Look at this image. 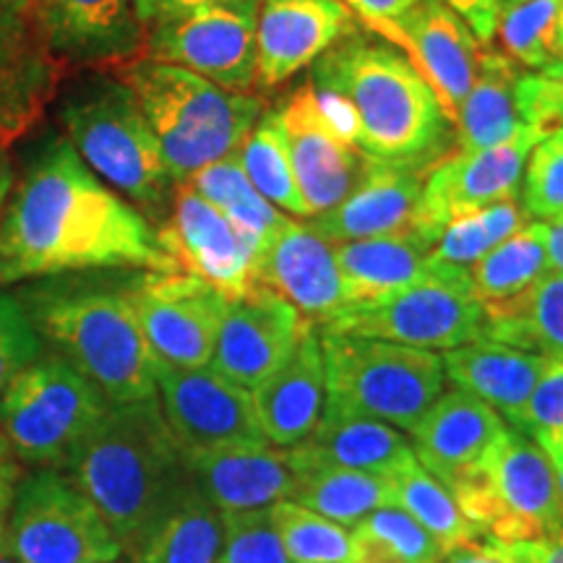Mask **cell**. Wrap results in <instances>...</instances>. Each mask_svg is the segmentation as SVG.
<instances>
[{
  "label": "cell",
  "instance_id": "1",
  "mask_svg": "<svg viewBox=\"0 0 563 563\" xmlns=\"http://www.w3.org/2000/svg\"><path fill=\"white\" fill-rule=\"evenodd\" d=\"M112 266L175 272L150 220L104 186L63 133H45L0 217V287Z\"/></svg>",
  "mask_w": 563,
  "mask_h": 563
},
{
  "label": "cell",
  "instance_id": "2",
  "mask_svg": "<svg viewBox=\"0 0 563 563\" xmlns=\"http://www.w3.org/2000/svg\"><path fill=\"white\" fill-rule=\"evenodd\" d=\"M66 470L129 553L196 488L157 397L110 405Z\"/></svg>",
  "mask_w": 563,
  "mask_h": 563
},
{
  "label": "cell",
  "instance_id": "3",
  "mask_svg": "<svg viewBox=\"0 0 563 563\" xmlns=\"http://www.w3.org/2000/svg\"><path fill=\"white\" fill-rule=\"evenodd\" d=\"M311 84L352 104L365 157L431 170L452 144L454 125L433 87L389 42L352 34L313 63Z\"/></svg>",
  "mask_w": 563,
  "mask_h": 563
},
{
  "label": "cell",
  "instance_id": "4",
  "mask_svg": "<svg viewBox=\"0 0 563 563\" xmlns=\"http://www.w3.org/2000/svg\"><path fill=\"white\" fill-rule=\"evenodd\" d=\"M55 121L104 186L154 217L170 211L175 188L136 97L112 70H74L55 95Z\"/></svg>",
  "mask_w": 563,
  "mask_h": 563
},
{
  "label": "cell",
  "instance_id": "5",
  "mask_svg": "<svg viewBox=\"0 0 563 563\" xmlns=\"http://www.w3.org/2000/svg\"><path fill=\"white\" fill-rule=\"evenodd\" d=\"M112 74L136 97L175 183L232 157L264 115L262 97L228 91L170 63L136 58Z\"/></svg>",
  "mask_w": 563,
  "mask_h": 563
},
{
  "label": "cell",
  "instance_id": "6",
  "mask_svg": "<svg viewBox=\"0 0 563 563\" xmlns=\"http://www.w3.org/2000/svg\"><path fill=\"white\" fill-rule=\"evenodd\" d=\"M26 316L37 334L66 355L63 361L100 389L108 405L157 397V357L125 292L42 287L30 295Z\"/></svg>",
  "mask_w": 563,
  "mask_h": 563
},
{
  "label": "cell",
  "instance_id": "7",
  "mask_svg": "<svg viewBox=\"0 0 563 563\" xmlns=\"http://www.w3.org/2000/svg\"><path fill=\"white\" fill-rule=\"evenodd\" d=\"M327 405L410 428L443 394L446 368L435 350L321 332Z\"/></svg>",
  "mask_w": 563,
  "mask_h": 563
},
{
  "label": "cell",
  "instance_id": "8",
  "mask_svg": "<svg viewBox=\"0 0 563 563\" xmlns=\"http://www.w3.org/2000/svg\"><path fill=\"white\" fill-rule=\"evenodd\" d=\"M449 490L485 540L527 543L563 527V501L551 460L530 435L511 426Z\"/></svg>",
  "mask_w": 563,
  "mask_h": 563
},
{
  "label": "cell",
  "instance_id": "9",
  "mask_svg": "<svg viewBox=\"0 0 563 563\" xmlns=\"http://www.w3.org/2000/svg\"><path fill=\"white\" fill-rule=\"evenodd\" d=\"M321 332L371 336L420 350H454L485 342V313L470 272L428 256L426 277L386 298L347 302Z\"/></svg>",
  "mask_w": 563,
  "mask_h": 563
},
{
  "label": "cell",
  "instance_id": "10",
  "mask_svg": "<svg viewBox=\"0 0 563 563\" xmlns=\"http://www.w3.org/2000/svg\"><path fill=\"white\" fill-rule=\"evenodd\" d=\"M108 407L100 389L68 361L37 357L3 391L0 426L21 462L58 470L68 467Z\"/></svg>",
  "mask_w": 563,
  "mask_h": 563
},
{
  "label": "cell",
  "instance_id": "11",
  "mask_svg": "<svg viewBox=\"0 0 563 563\" xmlns=\"http://www.w3.org/2000/svg\"><path fill=\"white\" fill-rule=\"evenodd\" d=\"M262 0H211L159 13L146 24L144 58L170 63L228 91L256 87Z\"/></svg>",
  "mask_w": 563,
  "mask_h": 563
},
{
  "label": "cell",
  "instance_id": "12",
  "mask_svg": "<svg viewBox=\"0 0 563 563\" xmlns=\"http://www.w3.org/2000/svg\"><path fill=\"white\" fill-rule=\"evenodd\" d=\"M5 551L19 563H104L121 559L123 548L74 483L42 470L13 493Z\"/></svg>",
  "mask_w": 563,
  "mask_h": 563
},
{
  "label": "cell",
  "instance_id": "13",
  "mask_svg": "<svg viewBox=\"0 0 563 563\" xmlns=\"http://www.w3.org/2000/svg\"><path fill=\"white\" fill-rule=\"evenodd\" d=\"M548 129L519 125L504 144L477 152H446L426 173L415 232L435 245L443 228L456 217L485 209L490 203L511 201L522 188V175L532 146Z\"/></svg>",
  "mask_w": 563,
  "mask_h": 563
},
{
  "label": "cell",
  "instance_id": "14",
  "mask_svg": "<svg viewBox=\"0 0 563 563\" xmlns=\"http://www.w3.org/2000/svg\"><path fill=\"white\" fill-rule=\"evenodd\" d=\"M154 357L207 368L228 298L186 272H146L125 290Z\"/></svg>",
  "mask_w": 563,
  "mask_h": 563
},
{
  "label": "cell",
  "instance_id": "15",
  "mask_svg": "<svg viewBox=\"0 0 563 563\" xmlns=\"http://www.w3.org/2000/svg\"><path fill=\"white\" fill-rule=\"evenodd\" d=\"M175 272L194 274L228 300L245 298L256 287L262 245L243 235L214 203L178 183L170 214L157 232Z\"/></svg>",
  "mask_w": 563,
  "mask_h": 563
},
{
  "label": "cell",
  "instance_id": "16",
  "mask_svg": "<svg viewBox=\"0 0 563 563\" xmlns=\"http://www.w3.org/2000/svg\"><path fill=\"white\" fill-rule=\"evenodd\" d=\"M159 407L180 452L228 446V443H269L253 410L251 391L232 384L214 368L154 365Z\"/></svg>",
  "mask_w": 563,
  "mask_h": 563
},
{
  "label": "cell",
  "instance_id": "17",
  "mask_svg": "<svg viewBox=\"0 0 563 563\" xmlns=\"http://www.w3.org/2000/svg\"><path fill=\"white\" fill-rule=\"evenodd\" d=\"M316 327L269 287L228 300L209 368L253 391L290 361L300 336Z\"/></svg>",
  "mask_w": 563,
  "mask_h": 563
},
{
  "label": "cell",
  "instance_id": "18",
  "mask_svg": "<svg viewBox=\"0 0 563 563\" xmlns=\"http://www.w3.org/2000/svg\"><path fill=\"white\" fill-rule=\"evenodd\" d=\"M66 68L42 37L34 0H0V146L37 129Z\"/></svg>",
  "mask_w": 563,
  "mask_h": 563
},
{
  "label": "cell",
  "instance_id": "19",
  "mask_svg": "<svg viewBox=\"0 0 563 563\" xmlns=\"http://www.w3.org/2000/svg\"><path fill=\"white\" fill-rule=\"evenodd\" d=\"M53 58L74 70H112L144 58L146 30L136 0H34Z\"/></svg>",
  "mask_w": 563,
  "mask_h": 563
},
{
  "label": "cell",
  "instance_id": "20",
  "mask_svg": "<svg viewBox=\"0 0 563 563\" xmlns=\"http://www.w3.org/2000/svg\"><path fill=\"white\" fill-rule=\"evenodd\" d=\"M290 167L311 217L327 214L361 186L368 157L327 123L311 84L282 104Z\"/></svg>",
  "mask_w": 563,
  "mask_h": 563
},
{
  "label": "cell",
  "instance_id": "21",
  "mask_svg": "<svg viewBox=\"0 0 563 563\" xmlns=\"http://www.w3.org/2000/svg\"><path fill=\"white\" fill-rule=\"evenodd\" d=\"M352 34H357V19L342 0H262L256 87H277Z\"/></svg>",
  "mask_w": 563,
  "mask_h": 563
},
{
  "label": "cell",
  "instance_id": "22",
  "mask_svg": "<svg viewBox=\"0 0 563 563\" xmlns=\"http://www.w3.org/2000/svg\"><path fill=\"white\" fill-rule=\"evenodd\" d=\"M391 42L402 47L407 60L431 84L454 125L456 110L475 84L483 53L473 30L443 0H418L397 24Z\"/></svg>",
  "mask_w": 563,
  "mask_h": 563
},
{
  "label": "cell",
  "instance_id": "23",
  "mask_svg": "<svg viewBox=\"0 0 563 563\" xmlns=\"http://www.w3.org/2000/svg\"><path fill=\"white\" fill-rule=\"evenodd\" d=\"M256 285L269 287L316 327L332 321L347 306L334 245L311 224L292 222L264 245L256 264Z\"/></svg>",
  "mask_w": 563,
  "mask_h": 563
},
{
  "label": "cell",
  "instance_id": "24",
  "mask_svg": "<svg viewBox=\"0 0 563 563\" xmlns=\"http://www.w3.org/2000/svg\"><path fill=\"white\" fill-rule=\"evenodd\" d=\"M196 488L220 511L266 509L290 501L295 467L287 449L272 443H228V446L183 452Z\"/></svg>",
  "mask_w": 563,
  "mask_h": 563
},
{
  "label": "cell",
  "instance_id": "25",
  "mask_svg": "<svg viewBox=\"0 0 563 563\" xmlns=\"http://www.w3.org/2000/svg\"><path fill=\"white\" fill-rule=\"evenodd\" d=\"M426 173V167L418 165L368 157L361 186L340 207L316 217L311 228L329 245L412 230L418 220Z\"/></svg>",
  "mask_w": 563,
  "mask_h": 563
},
{
  "label": "cell",
  "instance_id": "26",
  "mask_svg": "<svg viewBox=\"0 0 563 563\" xmlns=\"http://www.w3.org/2000/svg\"><path fill=\"white\" fill-rule=\"evenodd\" d=\"M506 426L501 415L473 394L452 389L410 428L415 460L449 488L483 460Z\"/></svg>",
  "mask_w": 563,
  "mask_h": 563
},
{
  "label": "cell",
  "instance_id": "27",
  "mask_svg": "<svg viewBox=\"0 0 563 563\" xmlns=\"http://www.w3.org/2000/svg\"><path fill=\"white\" fill-rule=\"evenodd\" d=\"M251 399L264 439L272 446L290 449L313 433L327 402L319 329L311 327L300 336L290 361L256 386Z\"/></svg>",
  "mask_w": 563,
  "mask_h": 563
},
{
  "label": "cell",
  "instance_id": "28",
  "mask_svg": "<svg viewBox=\"0 0 563 563\" xmlns=\"http://www.w3.org/2000/svg\"><path fill=\"white\" fill-rule=\"evenodd\" d=\"M551 361L534 352H525L498 342H473L464 347L446 350L443 368L454 389L473 394L519 428L522 412L530 402L534 386Z\"/></svg>",
  "mask_w": 563,
  "mask_h": 563
},
{
  "label": "cell",
  "instance_id": "29",
  "mask_svg": "<svg viewBox=\"0 0 563 563\" xmlns=\"http://www.w3.org/2000/svg\"><path fill=\"white\" fill-rule=\"evenodd\" d=\"M295 446H302L327 464L384 477V481H394L412 462H418L412 443H407L397 428L382 420L363 418V415L344 412L327 402H323V415L313 433Z\"/></svg>",
  "mask_w": 563,
  "mask_h": 563
},
{
  "label": "cell",
  "instance_id": "30",
  "mask_svg": "<svg viewBox=\"0 0 563 563\" xmlns=\"http://www.w3.org/2000/svg\"><path fill=\"white\" fill-rule=\"evenodd\" d=\"M433 243L420 232L365 238L334 245L347 302H368L405 290L426 277Z\"/></svg>",
  "mask_w": 563,
  "mask_h": 563
},
{
  "label": "cell",
  "instance_id": "31",
  "mask_svg": "<svg viewBox=\"0 0 563 563\" xmlns=\"http://www.w3.org/2000/svg\"><path fill=\"white\" fill-rule=\"evenodd\" d=\"M287 454L295 467V490L290 501L306 506L336 525L355 527L371 511L397 506L391 481L327 464L308 454L302 446H290Z\"/></svg>",
  "mask_w": 563,
  "mask_h": 563
},
{
  "label": "cell",
  "instance_id": "32",
  "mask_svg": "<svg viewBox=\"0 0 563 563\" xmlns=\"http://www.w3.org/2000/svg\"><path fill=\"white\" fill-rule=\"evenodd\" d=\"M519 68L506 53L483 47L477 76L454 118L456 150L477 152L504 144L519 131L514 81Z\"/></svg>",
  "mask_w": 563,
  "mask_h": 563
},
{
  "label": "cell",
  "instance_id": "33",
  "mask_svg": "<svg viewBox=\"0 0 563 563\" xmlns=\"http://www.w3.org/2000/svg\"><path fill=\"white\" fill-rule=\"evenodd\" d=\"M485 313V342L563 363V274L545 272L525 295Z\"/></svg>",
  "mask_w": 563,
  "mask_h": 563
},
{
  "label": "cell",
  "instance_id": "34",
  "mask_svg": "<svg viewBox=\"0 0 563 563\" xmlns=\"http://www.w3.org/2000/svg\"><path fill=\"white\" fill-rule=\"evenodd\" d=\"M220 509L199 488L188 490L133 551V563H220Z\"/></svg>",
  "mask_w": 563,
  "mask_h": 563
},
{
  "label": "cell",
  "instance_id": "35",
  "mask_svg": "<svg viewBox=\"0 0 563 563\" xmlns=\"http://www.w3.org/2000/svg\"><path fill=\"white\" fill-rule=\"evenodd\" d=\"M545 272H551V266H548L543 224L530 222L473 264L470 282L483 311H488V308L517 300Z\"/></svg>",
  "mask_w": 563,
  "mask_h": 563
},
{
  "label": "cell",
  "instance_id": "36",
  "mask_svg": "<svg viewBox=\"0 0 563 563\" xmlns=\"http://www.w3.org/2000/svg\"><path fill=\"white\" fill-rule=\"evenodd\" d=\"M186 183L209 203H214L243 235L262 245V251L277 232L290 224V217L282 214L253 188L235 154L194 173Z\"/></svg>",
  "mask_w": 563,
  "mask_h": 563
},
{
  "label": "cell",
  "instance_id": "37",
  "mask_svg": "<svg viewBox=\"0 0 563 563\" xmlns=\"http://www.w3.org/2000/svg\"><path fill=\"white\" fill-rule=\"evenodd\" d=\"M235 157L241 162L243 173L249 175L253 188H256L266 201L290 211V214L311 217L290 167L285 123H282V108L266 110L264 115L258 118V123L253 125L249 136L243 139Z\"/></svg>",
  "mask_w": 563,
  "mask_h": 563
},
{
  "label": "cell",
  "instance_id": "38",
  "mask_svg": "<svg viewBox=\"0 0 563 563\" xmlns=\"http://www.w3.org/2000/svg\"><path fill=\"white\" fill-rule=\"evenodd\" d=\"M397 493V506L410 514L422 530L443 548V553L454 551L464 543L485 540L483 532L470 522L467 514L460 509L452 490L433 477L420 462H412L391 481Z\"/></svg>",
  "mask_w": 563,
  "mask_h": 563
},
{
  "label": "cell",
  "instance_id": "39",
  "mask_svg": "<svg viewBox=\"0 0 563 563\" xmlns=\"http://www.w3.org/2000/svg\"><path fill=\"white\" fill-rule=\"evenodd\" d=\"M443 548L402 506H384L350 527V563H439Z\"/></svg>",
  "mask_w": 563,
  "mask_h": 563
},
{
  "label": "cell",
  "instance_id": "40",
  "mask_svg": "<svg viewBox=\"0 0 563 563\" xmlns=\"http://www.w3.org/2000/svg\"><path fill=\"white\" fill-rule=\"evenodd\" d=\"M527 224H530V214L517 199L490 203V207L470 211V214L449 222L433 245L431 258L470 272L485 253H490L498 243H504L506 238H511Z\"/></svg>",
  "mask_w": 563,
  "mask_h": 563
},
{
  "label": "cell",
  "instance_id": "41",
  "mask_svg": "<svg viewBox=\"0 0 563 563\" xmlns=\"http://www.w3.org/2000/svg\"><path fill=\"white\" fill-rule=\"evenodd\" d=\"M561 3L563 0H504L496 37L517 66L540 70L559 58L555 24H559Z\"/></svg>",
  "mask_w": 563,
  "mask_h": 563
},
{
  "label": "cell",
  "instance_id": "42",
  "mask_svg": "<svg viewBox=\"0 0 563 563\" xmlns=\"http://www.w3.org/2000/svg\"><path fill=\"white\" fill-rule=\"evenodd\" d=\"M290 563H350V530L295 501L272 504Z\"/></svg>",
  "mask_w": 563,
  "mask_h": 563
},
{
  "label": "cell",
  "instance_id": "43",
  "mask_svg": "<svg viewBox=\"0 0 563 563\" xmlns=\"http://www.w3.org/2000/svg\"><path fill=\"white\" fill-rule=\"evenodd\" d=\"M522 207L534 222H563V125L532 146L522 175Z\"/></svg>",
  "mask_w": 563,
  "mask_h": 563
},
{
  "label": "cell",
  "instance_id": "44",
  "mask_svg": "<svg viewBox=\"0 0 563 563\" xmlns=\"http://www.w3.org/2000/svg\"><path fill=\"white\" fill-rule=\"evenodd\" d=\"M222 548L220 563H290L274 525L272 506L266 509L220 511Z\"/></svg>",
  "mask_w": 563,
  "mask_h": 563
},
{
  "label": "cell",
  "instance_id": "45",
  "mask_svg": "<svg viewBox=\"0 0 563 563\" xmlns=\"http://www.w3.org/2000/svg\"><path fill=\"white\" fill-rule=\"evenodd\" d=\"M42 352L37 329L24 306L11 295L0 292V394L21 371L30 368Z\"/></svg>",
  "mask_w": 563,
  "mask_h": 563
},
{
  "label": "cell",
  "instance_id": "46",
  "mask_svg": "<svg viewBox=\"0 0 563 563\" xmlns=\"http://www.w3.org/2000/svg\"><path fill=\"white\" fill-rule=\"evenodd\" d=\"M517 431L530 435L532 441L563 439V363L551 361L540 376Z\"/></svg>",
  "mask_w": 563,
  "mask_h": 563
},
{
  "label": "cell",
  "instance_id": "47",
  "mask_svg": "<svg viewBox=\"0 0 563 563\" xmlns=\"http://www.w3.org/2000/svg\"><path fill=\"white\" fill-rule=\"evenodd\" d=\"M342 3L347 5L352 16L361 19L373 34L391 42L397 24L418 0H342Z\"/></svg>",
  "mask_w": 563,
  "mask_h": 563
},
{
  "label": "cell",
  "instance_id": "48",
  "mask_svg": "<svg viewBox=\"0 0 563 563\" xmlns=\"http://www.w3.org/2000/svg\"><path fill=\"white\" fill-rule=\"evenodd\" d=\"M454 13H460L464 24L473 30V34L483 47H490L496 40L498 13H501L504 0H443Z\"/></svg>",
  "mask_w": 563,
  "mask_h": 563
},
{
  "label": "cell",
  "instance_id": "49",
  "mask_svg": "<svg viewBox=\"0 0 563 563\" xmlns=\"http://www.w3.org/2000/svg\"><path fill=\"white\" fill-rule=\"evenodd\" d=\"M439 563H522L517 551L506 543L496 540H475V543H464L454 551L443 553Z\"/></svg>",
  "mask_w": 563,
  "mask_h": 563
},
{
  "label": "cell",
  "instance_id": "50",
  "mask_svg": "<svg viewBox=\"0 0 563 563\" xmlns=\"http://www.w3.org/2000/svg\"><path fill=\"white\" fill-rule=\"evenodd\" d=\"M511 548L522 563H563V527L548 538L514 543Z\"/></svg>",
  "mask_w": 563,
  "mask_h": 563
},
{
  "label": "cell",
  "instance_id": "51",
  "mask_svg": "<svg viewBox=\"0 0 563 563\" xmlns=\"http://www.w3.org/2000/svg\"><path fill=\"white\" fill-rule=\"evenodd\" d=\"M19 477H21V467L16 462V454H13L5 433L0 431V514H5L11 509Z\"/></svg>",
  "mask_w": 563,
  "mask_h": 563
},
{
  "label": "cell",
  "instance_id": "52",
  "mask_svg": "<svg viewBox=\"0 0 563 563\" xmlns=\"http://www.w3.org/2000/svg\"><path fill=\"white\" fill-rule=\"evenodd\" d=\"M540 224H543L548 266H551V272L563 274V222H540Z\"/></svg>",
  "mask_w": 563,
  "mask_h": 563
},
{
  "label": "cell",
  "instance_id": "53",
  "mask_svg": "<svg viewBox=\"0 0 563 563\" xmlns=\"http://www.w3.org/2000/svg\"><path fill=\"white\" fill-rule=\"evenodd\" d=\"M196 3H211V0H136V11L141 24H150L152 19H157L159 13L175 11V9H186V5H196Z\"/></svg>",
  "mask_w": 563,
  "mask_h": 563
},
{
  "label": "cell",
  "instance_id": "54",
  "mask_svg": "<svg viewBox=\"0 0 563 563\" xmlns=\"http://www.w3.org/2000/svg\"><path fill=\"white\" fill-rule=\"evenodd\" d=\"M540 449H543L548 460L553 464V473H555V485H559L561 493V501H563V439H543V441H534Z\"/></svg>",
  "mask_w": 563,
  "mask_h": 563
},
{
  "label": "cell",
  "instance_id": "55",
  "mask_svg": "<svg viewBox=\"0 0 563 563\" xmlns=\"http://www.w3.org/2000/svg\"><path fill=\"white\" fill-rule=\"evenodd\" d=\"M13 159H11V152L5 150V146H0V217H3V209H5V201H9V194L13 188Z\"/></svg>",
  "mask_w": 563,
  "mask_h": 563
},
{
  "label": "cell",
  "instance_id": "56",
  "mask_svg": "<svg viewBox=\"0 0 563 563\" xmlns=\"http://www.w3.org/2000/svg\"><path fill=\"white\" fill-rule=\"evenodd\" d=\"M540 70H543V74L553 84L555 102H559V123L563 125V55H561V58H555L553 63H548V66L540 68Z\"/></svg>",
  "mask_w": 563,
  "mask_h": 563
},
{
  "label": "cell",
  "instance_id": "57",
  "mask_svg": "<svg viewBox=\"0 0 563 563\" xmlns=\"http://www.w3.org/2000/svg\"><path fill=\"white\" fill-rule=\"evenodd\" d=\"M555 55H563V3H561V11H559V24H555Z\"/></svg>",
  "mask_w": 563,
  "mask_h": 563
},
{
  "label": "cell",
  "instance_id": "58",
  "mask_svg": "<svg viewBox=\"0 0 563 563\" xmlns=\"http://www.w3.org/2000/svg\"><path fill=\"white\" fill-rule=\"evenodd\" d=\"M0 555H9L5 551V514H0Z\"/></svg>",
  "mask_w": 563,
  "mask_h": 563
},
{
  "label": "cell",
  "instance_id": "59",
  "mask_svg": "<svg viewBox=\"0 0 563 563\" xmlns=\"http://www.w3.org/2000/svg\"><path fill=\"white\" fill-rule=\"evenodd\" d=\"M0 563H19V561L11 559V555H0Z\"/></svg>",
  "mask_w": 563,
  "mask_h": 563
},
{
  "label": "cell",
  "instance_id": "60",
  "mask_svg": "<svg viewBox=\"0 0 563 563\" xmlns=\"http://www.w3.org/2000/svg\"><path fill=\"white\" fill-rule=\"evenodd\" d=\"M104 563H125V561H121V559H115V561H104Z\"/></svg>",
  "mask_w": 563,
  "mask_h": 563
}]
</instances>
